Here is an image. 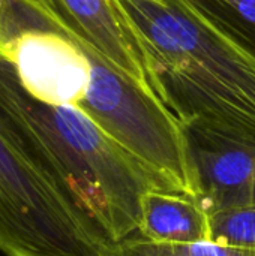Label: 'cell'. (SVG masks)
Listing matches in <instances>:
<instances>
[{"instance_id":"277c9868","label":"cell","mask_w":255,"mask_h":256,"mask_svg":"<svg viewBox=\"0 0 255 256\" xmlns=\"http://www.w3.org/2000/svg\"><path fill=\"white\" fill-rule=\"evenodd\" d=\"M81 50L92 69L78 108L174 192L200 200L198 176L183 123L153 92L93 51Z\"/></svg>"},{"instance_id":"5b68a950","label":"cell","mask_w":255,"mask_h":256,"mask_svg":"<svg viewBox=\"0 0 255 256\" xmlns=\"http://www.w3.org/2000/svg\"><path fill=\"white\" fill-rule=\"evenodd\" d=\"M51 27L156 94L144 45L117 0H23Z\"/></svg>"},{"instance_id":"7a4b0ae2","label":"cell","mask_w":255,"mask_h":256,"mask_svg":"<svg viewBox=\"0 0 255 256\" xmlns=\"http://www.w3.org/2000/svg\"><path fill=\"white\" fill-rule=\"evenodd\" d=\"M150 58L156 96L183 124L255 141V56L183 0H117Z\"/></svg>"},{"instance_id":"ba28073f","label":"cell","mask_w":255,"mask_h":256,"mask_svg":"<svg viewBox=\"0 0 255 256\" xmlns=\"http://www.w3.org/2000/svg\"><path fill=\"white\" fill-rule=\"evenodd\" d=\"M215 28L255 56V0H183Z\"/></svg>"},{"instance_id":"52a82bcc","label":"cell","mask_w":255,"mask_h":256,"mask_svg":"<svg viewBox=\"0 0 255 256\" xmlns=\"http://www.w3.org/2000/svg\"><path fill=\"white\" fill-rule=\"evenodd\" d=\"M137 234L161 244L210 242V213L198 198L173 190H149L141 200Z\"/></svg>"},{"instance_id":"8992f818","label":"cell","mask_w":255,"mask_h":256,"mask_svg":"<svg viewBox=\"0 0 255 256\" xmlns=\"http://www.w3.org/2000/svg\"><path fill=\"white\" fill-rule=\"evenodd\" d=\"M209 213L255 207V141L183 124Z\"/></svg>"},{"instance_id":"3957f363","label":"cell","mask_w":255,"mask_h":256,"mask_svg":"<svg viewBox=\"0 0 255 256\" xmlns=\"http://www.w3.org/2000/svg\"><path fill=\"white\" fill-rule=\"evenodd\" d=\"M92 219L0 124V254L104 256Z\"/></svg>"},{"instance_id":"9c48e42d","label":"cell","mask_w":255,"mask_h":256,"mask_svg":"<svg viewBox=\"0 0 255 256\" xmlns=\"http://www.w3.org/2000/svg\"><path fill=\"white\" fill-rule=\"evenodd\" d=\"M104 256H255V249L227 246L213 242L194 244L153 243L137 232L110 244Z\"/></svg>"},{"instance_id":"30bf717a","label":"cell","mask_w":255,"mask_h":256,"mask_svg":"<svg viewBox=\"0 0 255 256\" xmlns=\"http://www.w3.org/2000/svg\"><path fill=\"white\" fill-rule=\"evenodd\" d=\"M210 242L255 249V207L210 213Z\"/></svg>"},{"instance_id":"6da1fadb","label":"cell","mask_w":255,"mask_h":256,"mask_svg":"<svg viewBox=\"0 0 255 256\" xmlns=\"http://www.w3.org/2000/svg\"><path fill=\"white\" fill-rule=\"evenodd\" d=\"M0 124L110 244L138 231L141 200L149 190H173L78 106L51 105L32 96L2 51Z\"/></svg>"}]
</instances>
